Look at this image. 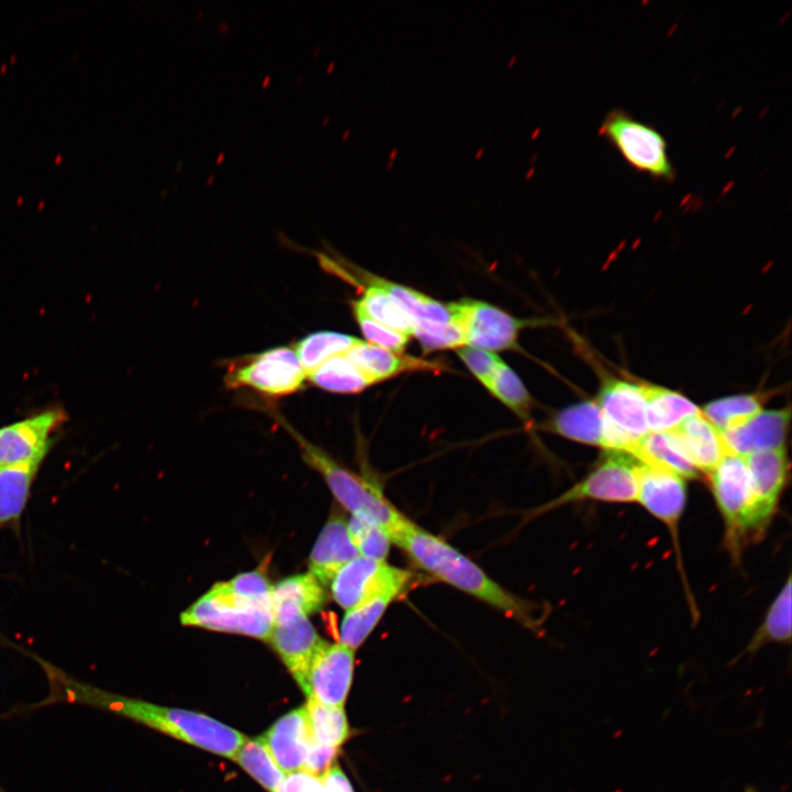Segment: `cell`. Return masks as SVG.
<instances>
[{
  "label": "cell",
  "instance_id": "obj_1",
  "mask_svg": "<svg viewBox=\"0 0 792 792\" xmlns=\"http://www.w3.org/2000/svg\"><path fill=\"white\" fill-rule=\"evenodd\" d=\"M411 561L433 578L497 608L527 627L538 625L537 606L507 591L476 563L411 520L392 537Z\"/></svg>",
  "mask_w": 792,
  "mask_h": 792
},
{
  "label": "cell",
  "instance_id": "obj_2",
  "mask_svg": "<svg viewBox=\"0 0 792 792\" xmlns=\"http://www.w3.org/2000/svg\"><path fill=\"white\" fill-rule=\"evenodd\" d=\"M65 694L69 700L107 708L232 760L248 738L239 730L201 713L122 697L80 683H68Z\"/></svg>",
  "mask_w": 792,
  "mask_h": 792
},
{
  "label": "cell",
  "instance_id": "obj_3",
  "mask_svg": "<svg viewBox=\"0 0 792 792\" xmlns=\"http://www.w3.org/2000/svg\"><path fill=\"white\" fill-rule=\"evenodd\" d=\"M278 421L298 443L307 464L321 474L336 499L351 515L365 516L377 522L387 531L391 539L406 524L408 518L389 503L376 484L340 465L326 451L305 439L282 417H278Z\"/></svg>",
  "mask_w": 792,
  "mask_h": 792
},
{
  "label": "cell",
  "instance_id": "obj_4",
  "mask_svg": "<svg viewBox=\"0 0 792 792\" xmlns=\"http://www.w3.org/2000/svg\"><path fill=\"white\" fill-rule=\"evenodd\" d=\"M185 626L239 634L270 640L273 629L271 603L250 601L231 593L224 582L216 583L180 615Z\"/></svg>",
  "mask_w": 792,
  "mask_h": 792
},
{
  "label": "cell",
  "instance_id": "obj_5",
  "mask_svg": "<svg viewBox=\"0 0 792 792\" xmlns=\"http://www.w3.org/2000/svg\"><path fill=\"white\" fill-rule=\"evenodd\" d=\"M598 131L636 170L666 182L675 178L668 143L653 127L623 109H613L603 119Z\"/></svg>",
  "mask_w": 792,
  "mask_h": 792
},
{
  "label": "cell",
  "instance_id": "obj_6",
  "mask_svg": "<svg viewBox=\"0 0 792 792\" xmlns=\"http://www.w3.org/2000/svg\"><path fill=\"white\" fill-rule=\"evenodd\" d=\"M715 501L726 526V539L733 556L744 543L756 541L754 494L744 457L726 454L710 473Z\"/></svg>",
  "mask_w": 792,
  "mask_h": 792
},
{
  "label": "cell",
  "instance_id": "obj_7",
  "mask_svg": "<svg viewBox=\"0 0 792 792\" xmlns=\"http://www.w3.org/2000/svg\"><path fill=\"white\" fill-rule=\"evenodd\" d=\"M306 378L293 346H277L238 359L224 375L229 388H249L273 398L298 392Z\"/></svg>",
  "mask_w": 792,
  "mask_h": 792
},
{
  "label": "cell",
  "instance_id": "obj_8",
  "mask_svg": "<svg viewBox=\"0 0 792 792\" xmlns=\"http://www.w3.org/2000/svg\"><path fill=\"white\" fill-rule=\"evenodd\" d=\"M596 402L603 415L601 447L630 453L649 432L641 386L624 380H605Z\"/></svg>",
  "mask_w": 792,
  "mask_h": 792
},
{
  "label": "cell",
  "instance_id": "obj_9",
  "mask_svg": "<svg viewBox=\"0 0 792 792\" xmlns=\"http://www.w3.org/2000/svg\"><path fill=\"white\" fill-rule=\"evenodd\" d=\"M636 459L629 453L608 451L604 459L582 481L552 501L539 506L534 516L570 503L585 499L629 503L637 501L638 481Z\"/></svg>",
  "mask_w": 792,
  "mask_h": 792
},
{
  "label": "cell",
  "instance_id": "obj_10",
  "mask_svg": "<svg viewBox=\"0 0 792 792\" xmlns=\"http://www.w3.org/2000/svg\"><path fill=\"white\" fill-rule=\"evenodd\" d=\"M452 318L464 330L465 345L488 352L519 350L520 331L538 321L519 319L488 302L462 299L449 302Z\"/></svg>",
  "mask_w": 792,
  "mask_h": 792
},
{
  "label": "cell",
  "instance_id": "obj_11",
  "mask_svg": "<svg viewBox=\"0 0 792 792\" xmlns=\"http://www.w3.org/2000/svg\"><path fill=\"white\" fill-rule=\"evenodd\" d=\"M67 421V411L55 405L0 427V465L46 458Z\"/></svg>",
  "mask_w": 792,
  "mask_h": 792
},
{
  "label": "cell",
  "instance_id": "obj_12",
  "mask_svg": "<svg viewBox=\"0 0 792 792\" xmlns=\"http://www.w3.org/2000/svg\"><path fill=\"white\" fill-rule=\"evenodd\" d=\"M411 580L408 570L358 556L336 573L330 588L337 604L349 610L384 590L405 591Z\"/></svg>",
  "mask_w": 792,
  "mask_h": 792
},
{
  "label": "cell",
  "instance_id": "obj_13",
  "mask_svg": "<svg viewBox=\"0 0 792 792\" xmlns=\"http://www.w3.org/2000/svg\"><path fill=\"white\" fill-rule=\"evenodd\" d=\"M319 261L328 272L355 286L372 285L382 290L411 321L428 320L449 322L452 320L449 302H440L416 289L391 282L360 268L342 258L319 253Z\"/></svg>",
  "mask_w": 792,
  "mask_h": 792
},
{
  "label": "cell",
  "instance_id": "obj_14",
  "mask_svg": "<svg viewBox=\"0 0 792 792\" xmlns=\"http://www.w3.org/2000/svg\"><path fill=\"white\" fill-rule=\"evenodd\" d=\"M354 672V650L327 641L315 654L300 685L307 697L327 706L343 707Z\"/></svg>",
  "mask_w": 792,
  "mask_h": 792
},
{
  "label": "cell",
  "instance_id": "obj_15",
  "mask_svg": "<svg viewBox=\"0 0 792 792\" xmlns=\"http://www.w3.org/2000/svg\"><path fill=\"white\" fill-rule=\"evenodd\" d=\"M637 481V501L669 528L676 547L679 521L686 499L684 479L638 462Z\"/></svg>",
  "mask_w": 792,
  "mask_h": 792
},
{
  "label": "cell",
  "instance_id": "obj_16",
  "mask_svg": "<svg viewBox=\"0 0 792 792\" xmlns=\"http://www.w3.org/2000/svg\"><path fill=\"white\" fill-rule=\"evenodd\" d=\"M754 494L756 540L765 535L785 485L788 460L783 448L744 457Z\"/></svg>",
  "mask_w": 792,
  "mask_h": 792
},
{
  "label": "cell",
  "instance_id": "obj_17",
  "mask_svg": "<svg viewBox=\"0 0 792 792\" xmlns=\"http://www.w3.org/2000/svg\"><path fill=\"white\" fill-rule=\"evenodd\" d=\"M261 738L286 776L301 771L312 740L305 706L279 717Z\"/></svg>",
  "mask_w": 792,
  "mask_h": 792
},
{
  "label": "cell",
  "instance_id": "obj_18",
  "mask_svg": "<svg viewBox=\"0 0 792 792\" xmlns=\"http://www.w3.org/2000/svg\"><path fill=\"white\" fill-rule=\"evenodd\" d=\"M790 421V410H761L744 425L721 431L729 454H749L783 448Z\"/></svg>",
  "mask_w": 792,
  "mask_h": 792
},
{
  "label": "cell",
  "instance_id": "obj_19",
  "mask_svg": "<svg viewBox=\"0 0 792 792\" xmlns=\"http://www.w3.org/2000/svg\"><path fill=\"white\" fill-rule=\"evenodd\" d=\"M268 641L299 686L315 654L324 642L306 615L273 625Z\"/></svg>",
  "mask_w": 792,
  "mask_h": 792
},
{
  "label": "cell",
  "instance_id": "obj_20",
  "mask_svg": "<svg viewBox=\"0 0 792 792\" xmlns=\"http://www.w3.org/2000/svg\"><path fill=\"white\" fill-rule=\"evenodd\" d=\"M344 355L375 384L407 372L441 373L447 371V366L438 360H425L393 352L362 340L348 350Z\"/></svg>",
  "mask_w": 792,
  "mask_h": 792
},
{
  "label": "cell",
  "instance_id": "obj_21",
  "mask_svg": "<svg viewBox=\"0 0 792 792\" xmlns=\"http://www.w3.org/2000/svg\"><path fill=\"white\" fill-rule=\"evenodd\" d=\"M359 552L351 539L348 521L333 513L323 526L309 557V573L324 587L336 573Z\"/></svg>",
  "mask_w": 792,
  "mask_h": 792
},
{
  "label": "cell",
  "instance_id": "obj_22",
  "mask_svg": "<svg viewBox=\"0 0 792 792\" xmlns=\"http://www.w3.org/2000/svg\"><path fill=\"white\" fill-rule=\"evenodd\" d=\"M326 602V591L311 573L284 579L272 586L273 624L283 623L298 615L308 616L317 613Z\"/></svg>",
  "mask_w": 792,
  "mask_h": 792
},
{
  "label": "cell",
  "instance_id": "obj_23",
  "mask_svg": "<svg viewBox=\"0 0 792 792\" xmlns=\"http://www.w3.org/2000/svg\"><path fill=\"white\" fill-rule=\"evenodd\" d=\"M671 432L698 471L711 473L729 454L722 432L701 413L685 418Z\"/></svg>",
  "mask_w": 792,
  "mask_h": 792
},
{
  "label": "cell",
  "instance_id": "obj_24",
  "mask_svg": "<svg viewBox=\"0 0 792 792\" xmlns=\"http://www.w3.org/2000/svg\"><path fill=\"white\" fill-rule=\"evenodd\" d=\"M640 463L695 479L698 470L671 431H649L629 453Z\"/></svg>",
  "mask_w": 792,
  "mask_h": 792
},
{
  "label": "cell",
  "instance_id": "obj_25",
  "mask_svg": "<svg viewBox=\"0 0 792 792\" xmlns=\"http://www.w3.org/2000/svg\"><path fill=\"white\" fill-rule=\"evenodd\" d=\"M44 460L37 458L24 463L0 465V529L20 519Z\"/></svg>",
  "mask_w": 792,
  "mask_h": 792
},
{
  "label": "cell",
  "instance_id": "obj_26",
  "mask_svg": "<svg viewBox=\"0 0 792 792\" xmlns=\"http://www.w3.org/2000/svg\"><path fill=\"white\" fill-rule=\"evenodd\" d=\"M542 428L569 440L601 446L603 415L596 400H585L557 411Z\"/></svg>",
  "mask_w": 792,
  "mask_h": 792
},
{
  "label": "cell",
  "instance_id": "obj_27",
  "mask_svg": "<svg viewBox=\"0 0 792 792\" xmlns=\"http://www.w3.org/2000/svg\"><path fill=\"white\" fill-rule=\"evenodd\" d=\"M640 386L651 431H671L685 418L701 413L694 403L676 392L654 385Z\"/></svg>",
  "mask_w": 792,
  "mask_h": 792
},
{
  "label": "cell",
  "instance_id": "obj_28",
  "mask_svg": "<svg viewBox=\"0 0 792 792\" xmlns=\"http://www.w3.org/2000/svg\"><path fill=\"white\" fill-rule=\"evenodd\" d=\"M403 592L399 588H387L346 610L340 626L339 642L355 651L373 631L391 603Z\"/></svg>",
  "mask_w": 792,
  "mask_h": 792
},
{
  "label": "cell",
  "instance_id": "obj_29",
  "mask_svg": "<svg viewBox=\"0 0 792 792\" xmlns=\"http://www.w3.org/2000/svg\"><path fill=\"white\" fill-rule=\"evenodd\" d=\"M315 386L336 394H358L375 383L344 354L333 356L307 374Z\"/></svg>",
  "mask_w": 792,
  "mask_h": 792
},
{
  "label": "cell",
  "instance_id": "obj_30",
  "mask_svg": "<svg viewBox=\"0 0 792 792\" xmlns=\"http://www.w3.org/2000/svg\"><path fill=\"white\" fill-rule=\"evenodd\" d=\"M791 641V578L788 580L769 607L766 617L757 629L745 650L734 660L744 654H755L763 646Z\"/></svg>",
  "mask_w": 792,
  "mask_h": 792
},
{
  "label": "cell",
  "instance_id": "obj_31",
  "mask_svg": "<svg viewBox=\"0 0 792 792\" xmlns=\"http://www.w3.org/2000/svg\"><path fill=\"white\" fill-rule=\"evenodd\" d=\"M360 341L345 333L318 331L304 337L293 348L307 375L329 359L344 354Z\"/></svg>",
  "mask_w": 792,
  "mask_h": 792
},
{
  "label": "cell",
  "instance_id": "obj_32",
  "mask_svg": "<svg viewBox=\"0 0 792 792\" xmlns=\"http://www.w3.org/2000/svg\"><path fill=\"white\" fill-rule=\"evenodd\" d=\"M233 760L268 792H278L286 774L260 737L246 738Z\"/></svg>",
  "mask_w": 792,
  "mask_h": 792
},
{
  "label": "cell",
  "instance_id": "obj_33",
  "mask_svg": "<svg viewBox=\"0 0 792 792\" xmlns=\"http://www.w3.org/2000/svg\"><path fill=\"white\" fill-rule=\"evenodd\" d=\"M305 710L311 737L317 743L339 748L350 736L343 707L327 706L308 697Z\"/></svg>",
  "mask_w": 792,
  "mask_h": 792
},
{
  "label": "cell",
  "instance_id": "obj_34",
  "mask_svg": "<svg viewBox=\"0 0 792 792\" xmlns=\"http://www.w3.org/2000/svg\"><path fill=\"white\" fill-rule=\"evenodd\" d=\"M704 417L719 431L737 428L761 411L756 395H736L718 398L704 406Z\"/></svg>",
  "mask_w": 792,
  "mask_h": 792
},
{
  "label": "cell",
  "instance_id": "obj_35",
  "mask_svg": "<svg viewBox=\"0 0 792 792\" xmlns=\"http://www.w3.org/2000/svg\"><path fill=\"white\" fill-rule=\"evenodd\" d=\"M495 398L529 425L534 400L520 377L505 362L486 388Z\"/></svg>",
  "mask_w": 792,
  "mask_h": 792
},
{
  "label": "cell",
  "instance_id": "obj_36",
  "mask_svg": "<svg viewBox=\"0 0 792 792\" xmlns=\"http://www.w3.org/2000/svg\"><path fill=\"white\" fill-rule=\"evenodd\" d=\"M361 297L355 300L363 311L375 321L408 337L413 333V321L382 290L372 285L359 286Z\"/></svg>",
  "mask_w": 792,
  "mask_h": 792
},
{
  "label": "cell",
  "instance_id": "obj_37",
  "mask_svg": "<svg viewBox=\"0 0 792 792\" xmlns=\"http://www.w3.org/2000/svg\"><path fill=\"white\" fill-rule=\"evenodd\" d=\"M348 529L359 556L375 561H385L391 549L387 531L377 522L361 515H352Z\"/></svg>",
  "mask_w": 792,
  "mask_h": 792
},
{
  "label": "cell",
  "instance_id": "obj_38",
  "mask_svg": "<svg viewBox=\"0 0 792 792\" xmlns=\"http://www.w3.org/2000/svg\"><path fill=\"white\" fill-rule=\"evenodd\" d=\"M424 352L457 350L465 345L464 330L459 321L452 318L449 322L414 320L413 333Z\"/></svg>",
  "mask_w": 792,
  "mask_h": 792
},
{
  "label": "cell",
  "instance_id": "obj_39",
  "mask_svg": "<svg viewBox=\"0 0 792 792\" xmlns=\"http://www.w3.org/2000/svg\"><path fill=\"white\" fill-rule=\"evenodd\" d=\"M351 307L354 319L367 343L404 353L410 337L375 321L363 311L355 300L351 302Z\"/></svg>",
  "mask_w": 792,
  "mask_h": 792
},
{
  "label": "cell",
  "instance_id": "obj_40",
  "mask_svg": "<svg viewBox=\"0 0 792 792\" xmlns=\"http://www.w3.org/2000/svg\"><path fill=\"white\" fill-rule=\"evenodd\" d=\"M457 355L473 374V376L487 388L498 367L504 361L493 352L472 348L461 346L455 350Z\"/></svg>",
  "mask_w": 792,
  "mask_h": 792
},
{
  "label": "cell",
  "instance_id": "obj_41",
  "mask_svg": "<svg viewBox=\"0 0 792 792\" xmlns=\"http://www.w3.org/2000/svg\"><path fill=\"white\" fill-rule=\"evenodd\" d=\"M224 585L231 593L240 597L258 603H271L272 585L261 571L238 574L224 582Z\"/></svg>",
  "mask_w": 792,
  "mask_h": 792
},
{
  "label": "cell",
  "instance_id": "obj_42",
  "mask_svg": "<svg viewBox=\"0 0 792 792\" xmlns=\"http://www.w3.org/2000/svg\"><path fill=\"white\" fill-rule=\"evenodd\" d=\"M338 749L339 748L321 745L312 738L301 771L319 778L332 766V762L337 757Z\"/></svg>",
  "mask_w": 792,
  "mask_h": 792
},
{
  "label": "cell",
  "instance_id": "obj_43",
  "mask_svg": "<svg viewBox=\"0 0 792 792\" xmlns=\"http://www.w3.org/2000/svg\"><path fill=\"white\" fill-rule=\"evenodd\" d=\"M278 792H323L318 778L299 771L288 774Z\"/></svg>",
  "mask_w": 792,
  "mask_h": 792
},
{
  "label": "cell",
  "instance_id": "obj_44",
  "mask_svg": "<svg viewBox=\"0 0 792 792\" xmlns=\"http://www.w3.org/2000/svg\"><path fill=\"white\" fill-rule=\"evenodd\" d=\"M318 779L323 792H354L349 779L338 765H332Z\"/></svg>",
  "mask_w": 792,
  "mask_h": 792
},
{
  "label": "cell",
  "instance_id": "obj_45",
  "mask_svg": "<svg viewBox=\"0 0 792 792\" xmlns=\"http://www.w3.org/2000/svg\"><path fill=\"white\" fill-rule=\"evenodd\" d=\"M744 792H760L755 787L746 785Z\"/></svg>",
  "mask_w": 792,
  "mask_h": 792
}]
</instances>
